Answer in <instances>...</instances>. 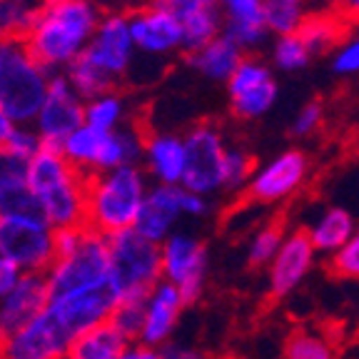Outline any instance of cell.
I'll return each mask as SVG.
<instances>
[{
  "mask_svg": "<svg viewBox=\"0 0 359 359\" xmlns=\"http://www.w3.org/2000/svg\"><path fill=\"white\" fill-rule=\"evenodd\" d=\"M100 20L102 13L90 0H50L25 38V48L48 73L60 75L85 55Z\"/></svg>",
  "mask_w": 359,
  "mask_h": 359,
  "instance_id": "obj_1",
  "label": "cell"
},
{
  "mask_svg": "<svg viewBox=\"0 0 359 359\" xmlns=\"http://www.w3.org/2000/svg\"><path fill=\"white\" fill-rule=\"evenodd\" d=\"M28 185L53 230L88 224V175L75 170L55 147H43L28 163Z\"/></svg>",
  "mask_w": 359,
  "mask_h": 359,
  "instance_id": "obj_2",
  "label": "cell"
},
{
  "mask_svg": "<svg viewBox=\"0 0 359 359\" xmlns=\"http://www.w3.org/2000/svg\"><path fill=\"white\" fill-rule=\"evenodd\" d=\"M152 190L142 165L118 168L110 172H95L88 177V227L115 235L133 230L135 219Z\"/></svg>",
  "mask_w": 359,
  "mask_h": 359,
  "instance_id": "obj_3",
  "label": "cell"
},
{
  "mask_svg": "<svg viewBox=\"0 0 359 359\" xmlns=\"http://www.w3.org/2000/svg\"><path fill=\"white\" fill-rule=\"evenodd\" d=\"M53 75L33 60L25 43L0 40V105L15 125H33Z\"/></svg>",
  "mask_w": 359,
  "mask_h": 359,
  "instance_id": "obj_4",
  "label": "cell"
},
{
  "mask_svg": "<svg viewBox=\"0 0 359 359\" xmlns=\"http://www.w3.org/2000/svg\"><path fill=\"white\" fill-rule=\"evenodd\" d=\"M110 242V282L120 299H147L163 280V250L135 230L107 235Z\"/></svg>",
  "mask_w": 359,
  "mask_h": 359,
  "instance_id": "obj_5",
  "label": "cell"
},
{
  "mask_svg": "<svg viewBox=\"0 0 359 359\" xmlns=\"http://www.w3.org/2000/svg\"><path fill=\"white\" fill-rule=\"evenodd\" d=\"M50 299L93 290L110 282V242L107 235L85 224L83 240L73 252L57 257L53 267L45 272Z\"/></svg>",
  "mask_w": 359,
  "mask_h": 359,
  "instance_id": "obj_6",
  "label": "cell"
},
{
  "mask_svg": "<svg viewBox=\"0 0 359 359\" xmlns=\"http://www.w3.org/2000/svg\"><path fill=\"white\" fill-rule=\"evenodd\" d=\"M0 255L25 275H45L55 262V230L40 215H0Z\"/></svg>",
  "mask_w": 359,
  "mask_h": 359,
  "instance_id": "obj_7",
  "label": "cell"
},
{
  "mask_svg": "<svg viewBox=\"0 0 359 359\" xmlns=\"http://www.w3.org/2000/svg\"><path fill=\"white\" fill-rule=\"evenodd\" d=\"M130 30H133L137 60L145 62H168L175 55H185V35L180 18L168 3L157 6H135L128 13Z\"/></svg>",
  "mask_w": 359,
  "mask_h": 359,
  "instance_id": "obj_8",
  "label": "cell"
},
{
  "mask_svg": "<svg viewBox=\"0 0 359 359\" xmlns=\"http://www.w3.org/2000/svg\"><path fill=\"white\" fill-rule=\"evenodd\" d=\"M227 140L222 130L212 123H197L185 133L187 168L182 187L197 192L202 197H215L224 192V155H227Z\"/></svg>",
  "mask_w": 359,
  "mask_h": 359,
  "instance_id": "obj_9",
  "label": "cell"
},
{
  "mask_svg": "<svg viewBox=\"0 0 359 359\" xmlns=\"http://www.w3.org/2000/svg\"><path fill=\"white\" fill-rule=\"evenodd\" d=\"M224 88H227L230 112L240 120L264 118L280 97L275 67L259 55H245Z\"/></svg>",
  "mask_w": 359,
  "mask_h": 359,
  "instance_id": "obj_10",
  "label": "cell"
},
{
  "mask_svg": "<svg viewBox=\"0 0 359 359\" xmlns=\"http://www.w3.org/2000/svg\"><path fill=\"white\" fill-rule=\"evenodd\" d=\"M163 280L175 285L187 304H195L208 285V247L195 232L177 230L160 245Z\"/></svg>",
  "mask_w": 359,
  "mask_h": 359,
  "instance_id": "obj_11",
  "label": "cell"
},
{
  "mask_svg": "<svg viewBox=\"0 0 359 359\" xmlns=\"http://www.w3.org/2000/svg\"><path fill=\"white\" fill-rule=\"evenodd\" d=\"M73 339L70 330L48 304L30 325L0 342V359H67Z\"/></svg>",
  "mask_w": 359,
  "mask_h": 359,
  "instance_id": "obj_12",
  "label": "cell"
},
{
  "mask_svg": "<svg viewBox=\"0 0 359 359\" xmlns=\"http://www.w3.org/2000/svg\"><path fill=\"white\" fill-rule=\"evenodd\" d=\"M85 125V100L78 95L65 78V73L53 75L48 95L40 107L33 128L38 130L45 147L60 150L62 142Z\"/></svg>",
  "mask_w": 359,
  "mask_h": 359,
  "instance_id": "obj_13",
  "label": "cell"
},
{
  "mask_svg": "<svg viewBox=\"0 0 359 359\" xmlns=\"http://www.w3.org/2000/svg\"><path fill=\"white\" fill-rule=\"evenodd\" d=\"M83 57L100 67L115 83L128 80L137 60V48H135L128 13H105Z\"/></svg>",
  "mask_w": 359,
  "mask_h": 359,
  "instance_id": "obj_14",
  "label": "cell"
},
{
  "mask_svg": "<svg viewBox=\"0 0 359 359\" xmlns=\"http://www.w3.org/2000/svg\"><path fill=\"white\" fill-rule=\"evenodd\" d=\"M309 175V157L302 150L292 147L282 150L269 163L255 170L250 185H247V197L257 205H277V202L292 197Z\"/></svg>",
  "mask_w": 359,
  "mask_h": 359,
  "instance_id": "obj_15",
  "label": "cell"
},
{
  "mask_svg": "<svg viewBox=\"0 0 359 359\" xmlns=\"http://www.w3.org/2000/svg\"><path fill=\"white\" fill-rule=\"evenodd\" d=\"M118 304H120V294L112 287V282H107L102 287H93V290L50 299V309L60 317V322L70 330L73 337H80L85 332L95 330V327L107 325Z\"/></svg>",
  "mask_w": 359,
  "mask_h": 359,
  "instance_id": "obj_16",
  "label": "cell"
},
{
  "mask_svg": "<svg viewBox=\"0 0 359 359\" xmlns=\"http://www.w3.org/2000/svg\"><path fill=\"white\" fill-rule=\"evenodd\" d=\"M317 257V250H314L312 240L304 230L292 232L285 237L280 252L269 264V292L272 297L282 299L287 297L290 292H294L304 282V277L309 275V269Z\"/></svg>",
  "mask_w": 359,
  "mask_h": 359,
  "instance_id": "obj_17",
  "label": "cell"
},
{
  "mask_svg": "<svg viewBox=\"0 0 359 359\" xmlns=\"http://www.w3.org/2000/svg\"><path fill=\"white\" fill-rule=\"evenodd\" d=\"M50 304V287L45 275H22L15 290L0 299V342L20 332Z\"/></svg>",
  "mask_w": 359,
  "mask_h": 359,
  "instance_id": "obj_18",
  "label": "cell"
},
{
  "mask_svg": "<svg viewBox=\"0 0 359 359\" xmlns=\"http://www.w3.org/2000/svg\"><path fill=\"white\" fill-rule=\"evenodd\" d=\"M182 185H152L147 202L135 219L133 230L145 240L163 245L170 235L177 232L182 217Z\"/></svg>",
  "mask_w": 359,
  "mask_h": 359,
  "instance_id": "obj_19",
  "label": "cell"
},
{
  "mask_svg": "<svg viewBox=\"0 0 359 359\" xmlns=\"http://www.w3.org/2000/svg\"><path fill=\"white\" fill-rule=\"evenodd\" d=\"M142 168L152 180V185H182L187 168L185 135L147 133Z\"/></svg>",
  "mask_w": 359,
  "mask_h": 359,
  "instance_id": "obj_20",
  "label": "cell"
},
{
  "mask_svg": "<svg viewBox=\"0 0 359 359\" xmlns=\"http://www.w3.org/2000/svg\"><path fill=\"white\" fill-rule=\"evenodd\" d=\"M182 307H185V299H182L177 287L165 280L157 282L155 290L145 299V327H142L137 342L157 349L168 347Z\"/></svg>",
  "mask_w": 359,
  "mask_h": 359,
  "instance_id": "obj_21",
  "label": "cell"
},
{
  "mask_svg": "<svg viewBox=\"0 0 359 359\" xmlns=\"http://www.w3.org/2000/svg\"><path fill=\"white\" fill-rule=\"evenodd\" d=\"M177 13L182 35H185V55L205 48L224 33V15L215 0H168Z\"/></svg>",
  "mask_w": 359,
  "mask_h": 359,
  "instance_id": "obj_22",
  "label": "cell"
},
{
  "mask_svg": "<svg viewBox=\"0 0 359 359\" xmlns=\"http://www.w3.org/2000/svg\"><path fill=\"white\" fill-rule=\"evenodd\" d=\"M242 60H245V50L237 43H232L224 33L219 38H215L212 43H208L205 48L185 55L187 67L195 70L200 78H205L208 83L224 85L235 75V70L240 67Z\"/></svg>",
  "mask_w": 359,
  "mask_h": 359,
  "instance_id": "obj_23",
  "label": "cell"
},
{
  "mask_svg": "<svg viewBox=\"0 0 359 359\" xmlns=\"http://www.w3.org/2000/svg\"><path fill=\"white\" fill-rule=\"evenodd\" d=\"M0 215H40L35 195L28 185V165L3 150H0Z\"/></svg>",
  "mask_w": 359,
  "mask_h": 359,
  "instance_id": "obj_24",
  "label": "cell"
},
{
  "mask_svg": "<svg viewBox=\"0 0 359 359\" xmlns=\"http://www.w3.org/2000/svg\"><path fill=\"white\" fill-rule=\"evenodd\" d=\"M349 30H352L349 22L334 8H312L309 15L304 18L297 35L307 45V50L312 53V57H320V55H332L339 48V43L347 38Z\"/></svg>",
  "mask_w": 359,
  "mask_h": 359,
  "instance_id": "obj_25",
  "label": "cell"
},
{
  "mask_svg": "<svg viewBox=\"0 0 359 359\" xmlns=\"http://www.w3.org/2000/svg\"><path fill=\"white\" fill-rule=\"evenodd\" d=\"M147 133L137 125V120L128 123L125 128L105 135L100 150V163L97 172H110L118 168H130V165H142V152H145Z\"/></svg>",
  "mask_w": 359,
  "mask_h": 359,
  "instance_id": "obj_26",
  "label": "cell"
},
{
  "mask_svg": "<svg viewBox=\"0 0 359 359\" xmlns=\"http://www.w3.org/2000/svg\"><path fill=\"white\" fill-rule=\"evenodd\" d=\"M357 222L354 217L342 208H330L317 217V222L307 230L309 240H312L317 255H337L347 245L357 232Z\"/></svg>",
  "mask_w": 359,
  "mask_h": 359,
  "instance_id": "obj_27",
  "label": "cell"
},
{
  "mask_svg": "<svg viewBox=\"0 0 359 359\" xmlns=\"http://www.w3.org/2000/svg\"><path fill=\"white\" fill-rule=\"evenodd\" d=\"M130 339L107 322L95 330L75 337L67 359H120L130 347Z\"/></svg>",
  "mask_w": 359,
  "mask_h": 359,
  "instance_id": "obj_28",
  "label": "cell"
},
{
  "mask_svg": "<svg viewBox=\"0 0 359 359\" xmlns=\"http://www.w3.org/2000/svg\"><path fill=\"white\" fill-rule=\"evenodd\" d=\"M133 123L130 118V100L120 90H110L105 95L93 97L85 102V125L95 128L97 133H115V130L125 128Z\"/></svg>",
  "mask_w": 359,
  "mask_h": 359,
  "instance_id": "obj_29",
  "label": "cell"
},
{
  "mask_svg": "<svg viewBox=\"0 0 359 359\" xmlns=\"http://www.w3.org/2000/svg\"><path fill=\"white\" fill-rule=\"evenodd\" d=\"M43 8L45 0H0V40L25 43Z\"/></svg>",
  "mask_w": 359,
  "mask_h": 359,
  "instance_id": "obj_30",
  "label": "cell"
},
{
  "mask_svg": "<svg viewBox=\"0 0 359 359\" xmlns=\"http://www.w3.org/2000/svg\"><path fill=\"white\" fill-rule=\"evenodd\" d=\"M102 140H105V133H97L95 128L83 125V128L75 130V133L70 135L65 142H62L60 152L75 170H80V172L90 177V175L97 172Z\"/></svg>",
  "mask_w": 359,
  "mask_h": 359,
  "instance_id": "obj_31",
  "label": "cell"
},
{
  "mask_svg": "<svg viewBox=\"0 0 359 359\" xmlns=\"http://www.w3.org/2000/svg\"><path fill=\"white\" fill-rule=\"evenodd\" d=\"M65 78L70 80L73 90L83 97L85 102L93 100V97L105 95V93H110V90H118V85H120V83H115L107 73H102L97 65H93L88 57L75 60L73 65L65 70Z\"/></svg>",
  "mask_w": 359,
  "mask_h": 359,
  "instance_id": "obj_32",
  "label": "cell"
},
{
  "mask_svg": "<svg viewBox=\"0 0 359 359\" xmlns=\"http://www.w3.org/2000/svg\"><path fill=\"white\" fill-rule=\"evenodd\" d=\"M309 3H282V0H267L264 3V25L272 38L297 35L304 18L309 15Z\"/></svg>",
  "mask_w": 359,
  "mask_h": 359,
  "instance_id": "obj_33",
  "label": "cell"
},
{
  "mask_svg": "<svg viewBox=\"0 0 359 359\" xmlns=\"http://www.w3.org/2000/svg\"><path fill=\"white\" fill-rule=\"evenodd\" d=\"M312 53L302 43L299 35H285V38H272L269 43V65L282 70V73H297L309 65Z\"/></svg>",
  "mask_w": 359,
  "mask_h": 359,
  "instance_id": "obj_34",
  "label": "cell"
},
{
  "mask_svg": "<svg viewBox=\"0 0 359 359\" xmlns=\"http://www.w3.org/2000/svg\"><path fill=\"white\" fill-rule=\"evenodd\" d=\"M255 170V157L240 145L227 147V155H224V168H222V180H224V192H240L247 190L250 180H252Z\"/></svg>",
  "mask_w": 359,
  "mask_h": 359,
  "instance_id": "obj_35",
  "label": "cell"
},
{
  "mask_svg": "<svg viewBox=\"0 0 359 359\" xmlns=\"http://www.w3.org/2000/svg\"><path fill=\"white\" fill-rule=\"evenodd\" d=\"M282 242H285V235L277 224H267L257 235L250 240V247H247V262L250 267H269L272 259L280 252Z\"/></svg>",
  "mask_w": 359,
  "mask_h": 359,
  "instance_id": "obj_36",
  "label": "cell"
},
{
  "mask_svg": "<svg viewBox=\"0 0 359 359\" xmlns=\"http://www.w3.org/2000/svg\"><path fill=\"white\" fill-rule=\"evenodd\" d=\"M110 325L123 332L130 342H137L145 327V299H120L110 317Z\"/></svg>",
  "mask_w": 359,
  "mask_h": 359,
  "instance_id": "obj_37",
  "label": "cell"
},
{
  "mask_svg": "<svg viewBox=\"0 0 359 359\" xmlns=\"http://www.w3.org/2000/svg\"><path fill=\"white\" fill-rule=\"evenodd\" d=\"M285 359H334L330 342L314 332H294L285 344Z\"/></svg>",
  "mask_w": 359,
  "mask_h": 359,
  "instance_id": "obj_38",
  "label": "cell"
},
{
  "mask_svg": "<svg viewBox=\"0 0 359 359\" xmlns=\"http://www.w3.org/2000/svg\"><path fill=\"white\" fill-rule=\"evenodd\" d=\"M43 147H45L43 140H40L38 130H35L33 125H15V128L11 130V135H8V140L0 145V150L28 165Z\"/></svg>",
  "mask_w": 359,
  "mask_h": 359,
  "instance_id": "obj_39",
  "label": "cell"
},
{
  "mask_svg": "<svg viewBox=\"0 0 359 359\" xmlns=\"http://www.w3.org/2000/svg\"><path fill=\"white\" fill-rule=\"evenodd\" d=\"M332 73L339 78H354L359 75V28H352L347 38L332 53Z\"/></svg>",
  "mask_w": 359,
  "mask_h": 359,
  "instance_id": "obj_40",
  "label": "cell"
},
{
  "mask_svg": "<svg viewBox=\"0 0 359 359\" xmlns=\"http://www.w3.org/2000/svg\"><path fill=\"white\" fill-rule=\"evenodd\" d=\"M224 20L235 22H264V3L267 0H215Z\"/></svg>",
  "mask_w": 359,
  "mask_h": 359,
  "instance_id": "obj_41",
  "label": "cell"
},
{
  "mask_svg": "<svg viewBox=\"0 0 359 359\" xmlns=\"http://www.w3.org/2000/svg\"><path fill=\"white\" fill-rule=\"evenodd\" d=\"M330 269L342 280H359V230L339 252L332 255Z\"/></svg>",
  "mask_w": 359,
  "mask_h": 359,
  "instance_id": "obj_42",
  "label": "cell"
},
{
  "mask_svg": "<svg viewBox=\"0 0 359 359\" xmlns=\"http://www.w3.org/2000/svg\"><path fill=\"white\" fill-rule=\"evenodd\" d=\"M322 120H325V105H322L320 100L304 102L297 110V115L292 118V125H290L292 137H309V135H314L320 130Z\"/></svg>",
  "mask_w": 359,
  "mask_h": 359,
  "instance_id": "obj_43",
  "label": "cell"
},
{
  "mask_svg": "<svg viewBox=\"0 0 359 359\" xmlns=\"http://www.w3.org/2000/svg\"><path fill=\"white\" fill-rule=\"evenodd\" d=\"M210 197H202L192 190H182V217L185 219H200L210 212Z\"/></svg>",
  "mask_w": 359,
  "mask_h": 359,
  "instance_id": "obj_44",
  "label": "cell"
},
{
  "mask_svg": "<svg viewBox=\"0 0 359 359\" xmlns=\"http://www.w3.org/2000/svg\"><path fill=\"white\" fill-rule=\"evenodd\" d=\"M22 275H25V272H22L18 264H13L11 259L0 255V299L8 297V294L15 290L18 282L22 280Z\"/></svg>",
  "mask_w": 359,
  "mask_h": 359,
  "instance_id": "obj_45",
  "label": "cell"
},
{
  "mask_svg": "<svg viewBox=\"0 0 359 359\" xmlns=\"http://www.w3.org/2000/svg\"><path fill=\"white\" fill-rule=\"evenodd\" d=\"M120 359H165V354H163V349H157V347H147V344L133 342L128 349H125V354Z\"/></svg>",
  "mask_w": 359,
  "mask_h": 359,
  "instance_id": "obj_46",
  "label": "cell"
},
{
  "mask_svg": "<svg viewBox=\"0 0 359 359\" xmlns=\"http://www.w3.org/2000/svg\"><path fill=\"white\" fill-rule=\"evenodd\" d=\"M163 354H165V359H210L208 354L200 352V349L182 347V344H168V347H163Z\"/></svg>",
  "mask_w": 359,
  "mask_h": 359,
  "instance_id": "obj_47",
  "label": "cell"
},
{
  "mask_svg": "<svg viewBox=\"0 0 359 359\" xmlns=\"http://www.w3.org/2000/svg\"><path fill=\"white\" fill-rule=\"evenodd\" d=\"M97 11L105 15V13H130L135 6H137V0H90Z\"/></svg>",
  "mask_w": 359,
  "mask_h": 359,
  "instance_id": "obj_48",
  "label": "cell"
},
{
  "mask_svg": "<svg viewBox=\"0 0 359 359\" xmlns=\"http://www.w3.org/2000/svg\"><path fill=\"white\" fill-rule=\"evenodd\" d=\"M334 11L349 22V28H359V0H339Z\"/></svg>",
  "mask_w": 359,
  "mask_h": 359,
  "instance_id": "obj_49",
  "label": "cell"
},
{
  "mask_svg": "<svg viewBox=\"0 0 359 359\" xmlns=\"http://www.w3.org/2000/svg\"><path fill=\"white\" fill-rule=\"evenodd\" d=\"M13 128H15V123L11 120V115L6 112V107L0 105V145L8 140V135H11Z\"/></svg>",
  "mask_w": 359,
  "mask_h": 359,
  "instance_id": "obj_50",
  "label": "cell"
},
{
  "mask_svg": "<svg viewBox=\"0 0 359 359\" xmlns=\"http://www.w3.org/2000/svg\"><path fill=\"white\" fill-rule=\"evenodd\" d=\"M339 0H309V8H337Z\"/></svg>",
  "mask_w": 359,
  "mask_h": 359,
  "instance_id": "obj_51",
  "label": "cell"
},
{
  "mask_svg": "<svg viewBox=\"0 0 359 359\" xmlns=\"http://www.w3.org/2000/svg\"><path fill=\"white\" fill-rule=\"evenodd\" d=\"M157 3H168V0H137V6H157Z\"/></svg>",
  "mask_w": 359,
  "mask_h": 359,
  "instance_id": "obj_52",
  "label": "cell"
},
{
  "mask_svg": "<svg viewBox=\"0 0 359 359\" xmlns=\"http://www.w3.org/2000/svg\"><path fill=\"white\" fill-rule=\"evenodd\" d=\"M282 3H309V0H282Z\"/></svg>",
  "mask_w": 359,
  "mask_h": 359,
  "instance_id": "obj_53",
  "label": "cell"
},
{
  "mask_svg": "<svg viewBox=\"0 0 359 359\" xmlns=\"http://www.w3.org/2000/svg\"><path fill=\"white\" fill-rule=\"evenodd\" d=\"M45 3H50V0H45Z\"/></svg>",
  "mask_w": 359,
  "mask_h": 359,
  "instance_id": "obj_54",
  "label": "cell"
}]
</instances>
